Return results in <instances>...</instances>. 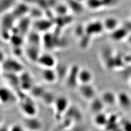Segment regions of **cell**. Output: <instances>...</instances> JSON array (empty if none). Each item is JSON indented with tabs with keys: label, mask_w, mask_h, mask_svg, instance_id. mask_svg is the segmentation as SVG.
Listing matches in <instances>:
<instances>
[{
	"label": "cell",
	"mask_w": 131,
	"mask_h": 131,
	"mask_svg": "<svg viewBox=\"0 0 131 131\" xmlns=\"http://www.w3.org/2000/svg\"><path fill=\"white\" fill-rule=\"evenodd\" d=\"M20 109L25 117L36 116L38 113V108L32 97L24 96L19 99Z\"/></svg>",
	"instance_id": "1"
},
{
	"label": "cell",
	"mask_w": 131,
	"mask_h": 131,
	"mask_svg": "<svg viewBox=\"0 0 131 131\" xmlns=\"http://www.w3.org/2000/svg\"><path fill=\"white\" fill-rule=\"evenodd\" d=\"M3 73L19 75L25 70L23 63L15 58H7L1 65Z\"/></svg>",
	"instance_id": "2"
},
{
	"label": "cell",
	"mask_w": 131,
	"mask_h": 131,
	"mask_svg": "<svg viewBox=\"0 0 131 131\" xmlns=\"http://www.w3.org/2000/svg\"><path fill=\"white\" fill-rule=\"evenodd\" d=\"M68 98L64 96H57L53 106L54 109L55 117L57 120H61L64 117L66 113L70 106Z\"/></svg>",
	"instance_id": "3"
},
{
	"label": "cell",
	"mask_w": 131,
	"mask_h": 131,
	"mask_svg": "<svg viewBox=\"0 0 131 131\" xmlns=\"http://www.w3.org/2000/svg\"><path fill=\"white\" fill-rule=\"evenodd\" d=\"M79 66L74 64L69 67L68 73L64 80L67 88L69 89L78 88L79 86L78 74L80 70Z\"/></svg>",
	"instance_id": "4"
},
{
	"label": "cell",
	"mask_w": 131,
	"mask_h": 131,
	"mask_svg": "<svg viewBox=\"0 0 131 131\" xmlns=\"http://www.w3.org/2000/svg\"><path fill=\"white\" fill-rule=\"evenodd\" d=\"M19 100L16 93L9 88L0 87V103L8 105Z\"/></svg>",
	"instance_id": "5"
},
{
	"label": "cell",
	"mask_w": 131,
	"mask_h": 131,
	"mask_svg": "<svg viewBox=\"0 0 131 131\" xmlns=\"http://www.w3.org/2000/svg\"><path fill=\"white\" fill-rule=\"evenodd\" d=\"M36 63L42 68H55L58 62L54 55L48 52L41 54Z\"/></svg>",
	"instance_id": "6"
},
{
	"label": "cell",
	"mask_w": 131,
	"mask_h": 131,
	"mask_svg": "<svg viewBox=\"0 0 131 131\" xmlns=\"http://www.w3.org/2000/svg\"><path fill=\"white\" fill-rule=\"evenodd\" d=\"M78 90L80 97L85 100L90 102L96 98V89L91 84L79 85Z\"/></svg>",
	"instance_id": "7"
},
{
	"label": "cell",
	"mask_w": 131,
	"mask_h": 131,
	"mask_svg": "<svg viewBox=\"0 0 131 131\" xmlns=\"http://www.w3.org/2000/svg\"><path fill=\"white\" fill-rule=\"evenodd\" d=\"M19 79L20 87L22 91L25 93L30 92L31 89L35 85L32 75L29 72L25 71L19 74Z\"/></svg>",
	"instance_id": "8"
},
{
	"label": "cell",
	"mask_w": 131,
	"mask_h": 131,
	"mask_svg": "<svg viewBox=\"0 0 131 131\" xmlns=\"http://www.w3.org/2000/svg\"><path fill=\"white\" fill-rule=\"evenodd\" d=\"M23 124L27 131H39L43 126L42 122L36 116L25 117Z\"/></svg>",
	"instance_id": "9"
},
{
	"label": "cell",
	"mask_w": 131,
	"mask_h": 131,
	"mask_svg": "<svg viewBox=\"0 0 131 131\" xmlns=\"http://www.w3.org/2000/svg\"><path fill=\"white\" fill-rule=\"evenodd\" d=\"M104 29L103 23L98 21H92L85 26V34L90 37L101 34Z\"/></svg>",
	"instance_id": "10"
},
{
	"label": "cell",
	"mask_w": 131,
	"mask_h": 131,
	"mask_svg": "<svg viewBox=\"0 0 131 131\" xmlns=\"http://www.w3.org/2000/svg\"><path fill=\"white\" fill-rule=\"evenodd\" d=\"M40 75L43 80L47 84H54L58 81L54 68H42Z\"/></svg>",
	"instance_id": "11"
},
{
	"label": "cell",
	"mask_w": 131,
	"mask_h": 131,
	"mask_svg": "<svg viewBox=\"0 0 131 131\" xmlns=\"http://www.w3.org/2000/svg\"><path fill=\"white\" fill-rule=\"evenodd\" d=\"M93 79V75L91 71L86 68H80L78 74L79 85L91 84Z\"/></svg>",
	"instance_id": "12"
},
{
	"label": "cell",
	"mask_w": 131,
	"mask_h": 131,
	"mask_svg": "<svg viewBox=\"0 0 131 131\" xmlns=\"http://www.w3.org/2000/svg\"><path fill=\"white\" fill-rule=\"evenodd\" d=\"M24 54H25L27 59L31 62H37L40 55L39 47L28 44L26 49H24Z\"/></svg>",
	"instance_id": "13"
},
{
	"label": "cell",
	"mask_w": 131,
	"mask_h": 131,
	"mask_svg": "<svg viewBox=\"0 0 131 131\" xmlns=\"http://www.w3.org/2000/svg\"><path fill=\"white\" fill-rule=\"evenodd\" d=\"M64 117H66L65 118H67L72 123L78 122L81 120L82 114L80 110L76 106L70 105Z\"/></svg>",
	"instance_id": "14"
},
{
	"label": "cell",
	"mask_w": 131,
	"mask_h": 131,
	"mask_svg": "<svg viewBox=\"0 0 131 131\" xmlns=\"http://www.w3.org/2000/svg\"><path fill=\"white\" fill-rule=\"evenodd\" d=\"M52 26V23L48 20L38 19L34 24V28L36 31L38 32H47Z\"/></svg>",
	"instance_id": "15"
},
{
	"label": "cell",
	"mask_w": 131,
	"mask_h": 131,
	"mask_svg": "<svg viewBox=\"0 0 131 131\" xmlns=\"http://www.w3.org/2000/svg\"><path fill=\"white\" fill-rule=\"evenodd\" d=\"M69 67L70 66H67L64 63H57L56 67L54 68L57 76V80L64 81L68 73Z\"/></svg>",
	"instance_id": "16"
},
{
	"label": "cell",
	"mask_w": 131,
	"mask_h": 131,
	"mask_svg": "<svg viewBox=\"0 0 131 131\" xmlns=\"http://www.w3.org/2000/svg\"><path fill=\"white\" fill-rule=\"evenodd\" d=\"M104 105L105 104L101 98L96 97L90 101V109L93 113L96 114L101 113Z\"/></svg>",
	"instance_id": "17"
},
{
	"label": "cell",
	"mask_w": 131,
	"mask_h": 131,
	"mask_svg": "<svg viewBox=\"0 0 131 131\" xmlns=\"http://www.w3.org/2000/svg\"><path fill=\"white\" fill-rule=\"evenodd\" d=\"M103 24L105 30L112 32H113L117 29L118 25L117 19L113 17H109L106 18Z\"/></svg>",
	"instance_id": "18"
},
{
	"label": "cell",
	"mask_w": 131,
	"mask_h": 131,
	"mask_svg": "<svg viewBox=\"0 0 131 131\" xmlns=\"http://www.w3.org/2000/svg\"><path fill=\"white\" fill-rule=\"evenodd\" d=\"M101 98L105 105H113L117 102V96L111 91L104 92Z\"/></svg>",
	"instance_id": "19"
},
{
	"label": "cell",
	"mask_w": 131,
	"mask_h": 131,
	"mask_svg": "<svg viewBox=\"0 0 131 131\" xmlns=\"http://www.w3.org/2000/svg\"><path fill=\"white\" fill-rule=\"evenodd\" d=\"M117 102L124 108H128L131 106V98L125 92H122L117 96Z\"/></svg>",
	"instance_id": "20"
},
{
	"label": "cell",
	"mask_w": 131,
	"mask_h": 131,
	"mask_svg": "<svg viewBox=\"0 0 131 131\" xmlns=\"http://www.w3.org/2000/svg\"><path fill=\"white\" fill-rule=\"evenodd\" d=\"M56 98L57 97L55 96L54 93L46 90L40 100L44 104L47 105H53Z\"/></svg>",
	"instance_id": "21"
},
{
	"label": "cell",
	"mask_w": 131,
	"mask_h": 131,
	"mask_svg": "<svg viewBox=\"0 0 131 131\" xmlns=\"http://www.w3.org/2000/svg\"><path fill=\"white\" fill-rule=\"evenodd\" d=\"M28 44L39 47L41 42V38L39 35V32L34 31L28 34L27 37Z\"/></svg>",
	"instance_id": "22"
},
{
	"label": "cell",
	"mask_w": 131,
	"mask_h": 131,
	"mask_svg": "<svg viewBox=\"0 0 131 131\" xmlns=\"http://www.w3.org/2000/svg\"><path fill=\"white\" fill-rule=\"evenodd\" d=\"M46 90L40 85H35L30 91L31 97L40 99Z\"/></svg>",
	"instance_id": "23"
},
{
	"label": "cell",
	"mask_w": 131,
	"mask_h": 131,
	"mask_svg": "<svg viewBox=\"0 0 131 131\" xmlns=\"http://www.w3.org/2000/svg\"><path fill=\"white\" fill-rule=\"evenodd\" d=\"M93 122L97 126H101L105 124L106 117L105 115L103 114L102 112L95 114L93 118Z\"/></svg>",
	"instance_id": "24"
},
{
	"label": "cell",
	"mask_w": 131,
	"mask_h": 131,
	"mask_svg": "<svg viewBox=\"0 0 131 131\" xmlns=\"http://www.w3.org/2000/svg\"><path fill=\"white\" fill-rule=\"evenodd\" d=\"M57 9H56V12L57 14H59L60 15L62 14H66L67 12V7L63 5H60L57 6L56 7Z\"/></svg>",
	"instance_id": "25"
},
{
	"label": "cell",
	"mask_w": 131,
	"mask_h": 131,
	"mask_svg": "<svg viewBox=\"0 0 131 131\" xmlns=\"http://www.w3.org/2000/svg\"><path fill=\"white\" fill-rule=\"evenodd\" d=\"M10 131H25L22 126L19 125H14L10 128Z\"/></svg>",
	"instance_id": "26"
},
{
	"label": "cell",
	"mask_w": 131,
	"mask_h": 131,
	"mask_svg": "<svg viewBox=\"0 0 131 131\" xmlns=\"http://www.w3.org/2000/svg\"><path fill=\"white\" fill-rule=\"evenodd\" d=\"M6 59L7 57L5 52H4V51L2 50L1 48H0V66L3 63V62L6 60Z\"/></svg>",
	"instance_id": "27"
},
{
	"label": "cell",
	"mask_w": 131,
	"mask_h": 131,
	"mask_svg": "<svg viewBox=\"0 0 131 131\" xmlns=\"http://www.w3.org/2000/svg\"><path fill=\"white\" fill-rule=\"evenodd\" d=\"M0 131H10V128L5 125L0 126Z\"/></svg>",
	"instance_id": "28"
},
{
	"label": "cell",
	"mask_w": 131,
	"mask_h": 131,
	"mask_svg": "<svg viewBox=\"0 0 131 131\" xmlns=\"http://www.w3.org/2000/svg\"><path fill=\"white\" fill-rule=\"evenodd\" d=\"M4 42V40L1 38V37H0V48L3 46V43Z\"/></svg>",
	"instance_id": "29"
},
{
	"label": "cell",
	"mask_w": 131,
	"mask_h": 131,
	"mask_svg": "<svg viewBox=\"0 0 131 131\" xmlns=\"http://www.w3.org/2000/svg\"><path fill=\"white\" fill-rule=\"evenodd\" d=\"M2 118L1 116H0V126L2 125Z\"/></svg>",
	"instance_id": "30"
},
{
	"label": "cell",
	"mask_w": 131,
	"mask_h": 131,
	"mask_svg": "<svg viewBox=\"0 0 131 131\" xmlns=\"http://www.w3.org/2000/svg\"><path fill=\"white\" fill-rule=\"evenodd\" d=\"M1 72L2 71V69H1V66H0V78H1Z\"/></svg>",
	"instance_id": "31"
}]
</instances>
